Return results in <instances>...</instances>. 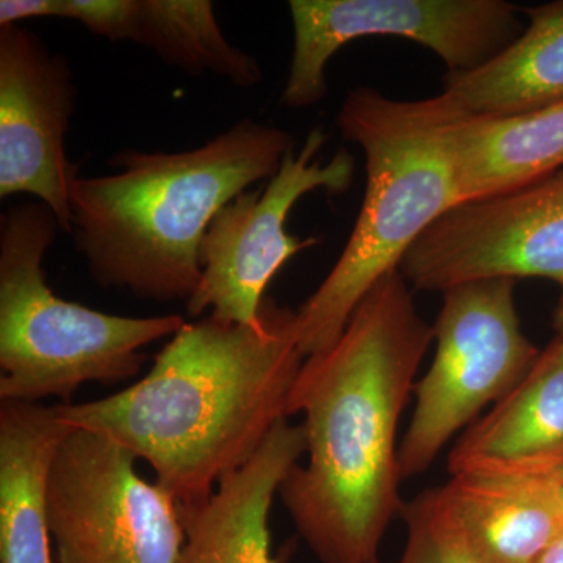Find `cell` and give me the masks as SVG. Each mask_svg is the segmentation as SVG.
<instances>
[{
	"label": "cell",
	"mask_w": 563,
	"mask_h": 563,
	"mask_svg": "<svg viewBox=\"0 0 563 563\" xmlns=\"http://www.w3.org/2000/svg\"><path fill=\"white\" fill-rule=\"evenodd\" d=\"M303 361L295 310L265 299L258 324L211 314L187 321L139 383L55 410L68 428L107 437L150 463L155 483L187 506L209 498L287 420Z\"/></svg>",
	"instance_id": "2"
},
{
	"label": "cell",
	"mask_w": 563,
	"mask_h": 563,
	"mask_svg": "<svg viewBox=\"0 0 563 563\" xmlns=\"http://www.w3.org/2000/svg\"><path fill=\"white\" fill-rule=\"evenodd\" d=\"M435 339L409 284L388 273L329 350L303 361L288 399L302 415L307 465L279 488L292 523L322 563H374L402 512L396 433Z\"/></svg>",
	"instance_id": "1"
},
{
	"label": "cell",
	"mask_w": 563,
	"mask_h": 563,
	"mask_svg": "<svg viewBox=\"0 0 563 563\" xmlns=\"http://www.w3.org/2000/svg\"><path fill=\"white\" fill-rule=\"evenodd\" d=\"M515 282H466L443 291L435 357L415 385L417 404L399 446L402 479L428 472L444 444L509 395L539 358L521 329Z\"/></svg>",
	"instance_id": "6"
},
{
	"label": "cell",
	"mask_w": 563,
	"mask_h": 563,
	"mask_svg": "<svg viewBox=\"0 0 563 563\" xmlns=\"http://www.w3.org/2000/svg\"><path fill=\"white\" fill-rule=\"evenodd\" d=\"M554 325L559 339H563V292L561 301L558 303V310H555Z\"/></svg>",
	"instance_id": "22"
},
{
	"label": "cell",
	"mask_w": 563,
	"mask_h": 563,
	"mask_svg": "<svg viewBox=\"0 0 563 563\" xmlns=\"http://www.w3.org/2000/svg\"><path fill=\"white\" fill-rule=\"evenodd\" d=\"M288 109L317 106L328 95L325 66L363 36H401L435 52L448 73H470L523 33L521 7L504 0H291Z\"/></svg>",
	"instance_id": "8"
},
{
	"label": "cell",
	"mask_w": 563,
	"mask_h": 563,
	"mask_svg": "<svg viewBox=\"0 0 563 563\" xmlns=\"http://www.w3.org/2000/svg\"><path fill=\"white\" fill-rule=\"evenodd\" d=\"M523 33L470 73H448L440 92L463 118H506L563 103V0L529 7Z\"/></svg>",
	"instance_id": "16"
},
{
	"label": "cell",
	"mask_w": 563,
	"mask_h": 563,
	"mask_svg": "<svg viewBox=\"0 0 563 563\" xmlns=\"http://www.w3.org/2000/svg\"><path fill=\"white\" fill-rule=\"evenodd\" d=\"M54 16L95 35L132 41L191 76L214 74L240 88L262 81L252 55L225 38L210 0H55Z\"/></svg>",
	"instance_id": "13"
},
{
	"label": "cell",
	"mask_w": 563,
	"mask_h": 563,
	"mask_svg": "<svg viewBox=\"0 0 563 563\" xmlns=\"http://www.w3.org/2000/svg\"><path fill=\"white\" fill-rule=\"evenodd\" d=\"M136 461L107 437L69 428L47 477L57 563H179V504L143 479Z\"/></svg>",
	"instance_id": "7"
},
{
	"label": "cell",
	"mask_w": 563,
	"mask_h": 563,
	"mask_svg": "<svg viewBox=\"0 0 563 563\" xmlns=\"http://www.w3.org/2000/svg\"><path fill=\"white\" fill-rule=\"evenodd\" d=\"M440 490L479 563H536L563 532L562 504L520 477L459 473Z\"/></svg>",
	"instance_id": "15"
},
{
	"label": "cell",
	"mask_w": 563,
	"mask_h": 563,
	"mask_svg": "<svg viewBox=\"0 0 563 563\" xmlns=\"http://www.w3.org/2000/svg\"><path fill=\"white\" fill-rule=\"evenodd\" d=\"M302 454L301 424L282 420L209 498L179 506L185 532L179 563H273L268 518L274 496Z\"/></svg>",
	"instance_id": "12"
},
{
	"label": "cell",
	"mask_w": 563,
	"mask_h": 563,
	"mask_svg": "<svg viewBox=\"0 0 563 563\" xmlns=\"http://www.w3.org/2000/svg\"><path fill=\"white\" fill-rule=\"evenodd\" d=\"M401 514L407 542L396 563H479L463 542L440 487L404 504Z\"/></svg>",
	"instance_id": "19"
},
{
	"label": "cell",
	"mask_w": 563,
	"mask_h": 563,
	"mask_svg": "<svg viewBox=\"0 0 563 563\" xmlns=\"http://www.w3.org/2000/svg\"><path fill=\"white\" fill-rule=\"evenodd\" d=\"M57 231L41 202L11 207L0 220V401L70 404L85 384L124 383L140 372L143 347L187 322L118 317L58 298L43 268Z\"/></svg>",
	"instance_id": "5"
},
{
	"label": "cell",
	"mask_w": 563,
	"mask_h": 563,
	"mask_svg": "<svg viewBox=\"0 0 563 563\" xmlns=\"http://www.w3.org/2000/svg\"><path fill=\"white\" fill-rule=\"evenodd\" d=\"M77 88L69 62L40 36L0 27V198L32 195L70 233V187L79 166L65 151Z\"/></svg>",
	"instance_id": "11"
},
{
	"label": "cell",
	"mask_w": 563,
	"mask_h": 563,
	"mask_svg": "<svg viewBox=\"0 0 563 563\" xmlns=\"http://www.w3.org/2000/svg\"><path fill=\"white\" fill-rule=\"evenodd\" d=\"M461 202L563 168V103L506 118H461L454 129Z\"/></svg>",
	"instance_id": "18"
},
{
	"label": "cell",
	"mask_w": 563,
	"mask_h": 563,
	"mask_svg": "<svg viewBox=\"0 0 563 563\" xmlns=\"http://www.w3.org/2000/svg\"><path fill=\"white\" fill-rule=\"evenodd\" d=\"M399 272L417 290L521 277L563 288V168L455 203L412 244Z\"/></svg>",
	"instance_id": "10"
},
{
	"label": "cell",
	"mask_w": 563,
	"mask_h": 563,
	"mask_svg": "<svg viewBox=\"0 0 563 563\" xmlns=\"http://www.w3.org/2000/svg\"><path fill=\"white\" fill-rule=\"evenodd\" d=\"M455 113L442 95L396 101L373 88L346 96L336 125L365 152L366 190L346 246L320 287L296 310L303 357L329 350L377 282L448 210L461 202Z\"/></svg>",
	"instance_id": "4"
},
{
	"label": "cell",
	"mask_w": 563,
	"mask_h": 563,
	"mask_svg": "<svg viewBox=\"0 0 563 563\" xmlns=\"http://www.w3.org/2000/svg\"><path fill=\"white\" fill-rule=\"evenodd\" d=\"M68 431L55 406L0 404V563H57L46 490Z\"/></svg>",
	"instance_id": "14"
},
{
	"label": "cell",
	"mask_w": 563,
	"mask_h": 563,
	"mask_svg": "<svg viewBox=\"0 0 563 563\" xmlns=\"http://www.w3.org/2000/svg\"><path fill=\"white\" fill-rule=\"evenodd\" d=\"M483 473L509 474L528 481L551 496L563 506V453L551 455L525 465L509 466V468L477 470ZM470 473V472H466Z\"/></svg>",
	"instance_id": "20"
},
{
	"label": "cell",
	"mask_w": 563,
	"mask_h": 563,
	"mask_svg": "<svg viewBox=\"0 0 563 563\" xmlns=\"http://www.w3.org/2000/svg\"><path fill=\"white\" fill-rule=\"evenodd\" d=\"M563 453V339L540 352L531 372L473 422L450 454V473L509 468Z\"/></svg>",
	"instance_id": "17"
},
{
	"label": "cell",
	"mask_w": 563,
	"mask_h": 563,
	"mask_svg": "<svg viewBox=\"0 0 563 563\" xmlns=\"http://www.w3.org/2000/svg\"><path fill=\"white\" fill-rule=\"evenodd\" d=\"M536 563H563V532L543 551Z\"/></svg>",
	"instance_id": "21"
},
{
	"label": "cell",
	"mask_w": 563,
	"mask_h": 563,
	"mask_svg": "<svg viewBox=\"0 0 563 563\" xmlns=\"http://www.w3.org/2000/svg\"><path fill=\"white\" fill-rule=\"evenodd\" d=\"M292 146L287 131L242 120L196 150L122 151L110 161L117 174L77 177L70 235L92 280L151 301H188L211 221L272 179Z\"/></svg>",
	"instance_id": "3"
},
{
	"label": "cell",
	"mask_w": 563,
	"mask_h": 563,
	"mask_svg": "<svg viewBox=\"0 0 563 563\" xmlns=\"http://www.w3.org/2000/svg\"><path fill=\"white\" fill-rule=\"evenodd\" d=\"M325 141L322 128L313 129L301 151L285 155L268 184L236 196L214 217L201 244V280L187 301L190 317L210 310L221 321L261 322L274 274L318 243L288 235V213L309 192L344 195L354 180L355 162L346 150L336 151L324 165L317 161Z\"/></svg>",
	"instance_id": "9"
}]
</instances>
